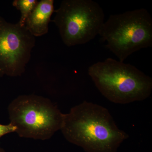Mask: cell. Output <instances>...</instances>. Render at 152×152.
<instances>
[{"label": "cell", "mask_w": 152, "mask_h": 152, "mask_svg": "<svg viewBox=\"0 0 152 152\" xmlns=\"http://www.w3.org/2000/svg\"><path fill=\"white\" fill-rule=\"evenodd\" d=\"M60 130L67 140L89 152H115L129 137L107 109L86 101L63 114Z\"/></svg>", "instance_id": "6da1fadb"}, {"label": "cell", "mask_w": 152, "mask_h": 152, "mask_svg": "<svg viewBox=\"0 0 152 152\" xmlns=\"http://www.w3.org/2000/svg\"><path fill=\"white\" fill-rule=\"evenodd\" d=\"M88 73L102 94L115 103L144 100L151 94V78L131 64L109 58L90 66Z\"/></svg>", "instance_id": "7a4b0ae2"}, {"label": "cell", "mask_w": 152, "mask_h": 152, "mask_svg": "<svg viewBox=\"0 0 152 152\" xmlns=\"http://www.w3.org/2000/svg\"><path fill=\"white\" fill-rule=\"evenodd\" d=\"M99 35L119 61L124 62L133 53L152 46V17L144 8L111 15Z\"/></svg>", "instance_id": "3957f363"}, {"label": "cell", "mask_w": 152, "mask_h": 152, "mask_svg": "<svg viewBox=\"0 0 152 152\" xmlns=\"http://www.w3.org/2000/svg\"><path fill=\"white\" fill-rule=\"evenodd\" d=\"M8 112L10 123L20 137L48 140L62 124L64 114L50 100L38 95L18 96L9 104Z\"/></svg>", "instance_id": "277c9868"}, {"label": "cell", "mask_w": 152, "mask_h": 152, "mask_svg": "<svg viewBox=\"0 0 152 152\" xmlns=\"http://www.w3.org/2000/svg\"><path fill=\"white\" fill-rule=\"evenodd\" d=\"M52 21L68 47L83 45L99 35L104 23L102 8L92 0H64Z\"/></svg>", "instance_id": "5b68a950"}, {"label": "cell", "mask_w": 152, "mask_h": 152, "mask_svg": "<svg viewBox=\"0 0 152 152\" xmlns=\"http://www.w3.org/2000/svg\"><path fill=\"white\" fill-rule=\"evenodd\" d=\"M35 43V37L26 27L0 17V77L24 74Z\"/></svg>", "instance_id": "8992f818"}, {"label": "cell", "mask_w": 152, "mask_h": 152, "mask_svg": "<svg viewBox=\"0 0 152 152\" xmlns=\"http://www.w3.org/2000/svg\"><path fill=\"white\" fill-rule=\"evenodd\" d=\"M53 0H42L38 2L26 21L25 27L34 37L46 34L49 31V24L54 12Z\"/></svg>", "instance_id": "52a82bcc"}, {"label": "cell", "mask_w": 152, "mask_h": 152, "mask_svg": "<svg viewBox=\"0 0 152 152\" xmlns=\"http://www.w3.org/2000/svg\"><path fill=\"white\" fill-rule=\"evenodd\" d=\"M37 0H15L12 5L20 12L21 17L18 23L21 26H25L27 19L37 4Z\"/></svg>", "instance_id": "ba28073f"}, {"label": "cell", "mask_w": 152, "mask_h": 152, "mask_svg": "<svg viewBox=\"0 0 152 152\" xmlns=\"http://www.w3.org/2000/svg\"><path fill=\"white\" fill-rule=\"evenodd\" d=\"M16 130V128L11 123L7 125L0 124V138L6 134L15 132Z\"/></svg>", "instance_id": "9c48e42d"}, {"label": "cell", "mask_w": 152, "mask_h": 152, "mask_svg": "<svg viewBox=\"0 0 152 152\" xmlns=\"http://www.w3.org/2000/svg\"><path fill=\"white\" fill-rule=\"evenodd\" d=\"M0 152H5L1 148H0Z\"/></svg>", "instance_id": "30bf717a"}]
</instances>
